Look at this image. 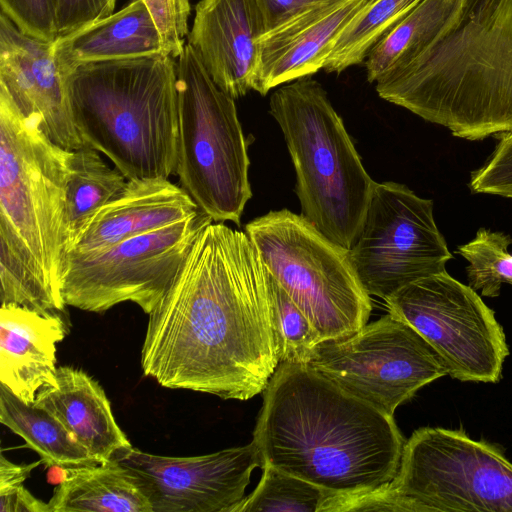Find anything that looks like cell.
Here are the masks:
<instances>
[{"mask_svg": "<svg viewBox=\"0 0 512 512\" xmlns=\"http://www.w3.org/2000/svg\"><path fill=\"white\" fill-rule=\"evenodd\" d=\"M388 486L403 512H512V462L463 430H415Z\"/></svg>", "mask_w": 512, "mask_h": 512, "instance_id": "8", "label": "cell"}, {"mask_svg": "<svg viewBox=\"0 0 512 512\" xmlns=\"http://www.w3.org/2000/svg\"><path fill=\"white\" fill-rule=\"evenodd\" d=\"M3 12L23 33L39 40L58 39V0H0Z\"/></svg>", "mask_w": 512, "mask_h": 512, "instance_id": "29", "label": "cell"}, {"mask_svg": "<svg viewBox=\"0 0 512 512\" xmlns=\"http://www.w3.org/2000/svg\"><path fill=\"white\" fill-rule=\"evenodd\" d=\"M465 4L466 0H421L368 54V82L404 67L446 35L459 22Z\"/></svg>", "mask_w": 512, "mask_h": 512, "instance_id": "22", "label": "cell"}, {"mask_svg": "<svg viewBox=\"0 0 512 512\" xmlns=\"http://www.w3.org/2000/svg\"><path fill=\"white\" fill-rule=\"evenodd\" d=\"M512 243L510 235L480 228L475 237L457 247L456 252L468 262V285L481 296L497 297L501 285H512Z\"/></svg>", "mask_w": 512, "mask_h": 512, "instance_id": "27", "label": "cell"}, {"mask_svg": "<svg viewBox=\"0 0 512 512\" xmlns=\"http://www.w3.org/2000/svg\"><path fill=\"white\" fill-rule=\"evenodd\" d=\"M99 153L88 146L71 152L66 183L69 243L86 221L117 198L127 184L126 177L105 163Z\"/></svg>", "mask_w": 512, "mask_h": 512, "instance_id": "24", "label": "cell"}, {"mask_svg": "<svg viewBox=\"0 0 512 512\" xmlns=\"http://www.w3.org/2000/svg\"><path fill=\"white\" fill-rule=\"evenodd\" d=\"M269 112L278 123L295 172L301 216L349 250L361 228L375 181L322 85L308 77L277 88Z\"/></svg>", "mask_w": 512, "mask_h": 512, "instance_id": "5", "label": "cell"}, {"mask_svg": "<svg viewBox=\"0 0 512 512\" xmlns=\"http://www.w3.org/2000/svg\"><path fill=\"white\" fill-rule=\"evenodd\" d=\"M269 279L279 363L306 364L311 350L321 341L319 333L270 272Z\"/></svg>", "mask_w": 512, "mask_h": 512, "instance_id": "28", "label": "cell"}, {"mask_svg": "<svg viewBox=\"0 0 512 512\" xmlns=\"http://www.w3.org/2000/svg\"><path fill=\"white\" fill-rule=\"evenodd\" d=\"M116 0H58V39L113 14Z\"/></svg>", "mask_w": 512, "mask_h": 512, "instance_id": "31", "label": "cell"}, {"mask_svg": "<svg viewBox=\"0 0 512 512\" xmlns=\"http://www.w3.org/2000/svg\"><path fill=\"white\" fill-rule=\"evenodd\" d=\"M68 151L37 118L0 95V300L44 315L66 314L60 274L66 222Z\"/></svg>", "mask_w": 512, "mask_h": 512, "instance_id": "3", "label": "cell"}, {"mask_svg": "<svg viewBox=\"0 0 512 512\" xmlns=\"http://www.w3.org/2000/svg\"><path fill=\"white\" fill-rule=\"evenodd\" d=\"M174 59L159 53L85 62L64 75L73 122L85 146L104 154L127 180L176 175Z\"/></svg>", "mask_w": 512, "mask_h": 512, "instance_id": "4", "label": "cell"}, {"mask_svg": "<svg viewBox=\"0 0 512 512\" xmlns=\"http://www.w3.org/2000/svg\"><path fill=\"white\" fill-rule=\"evenodd\" d=\"M211 222L212 218L200 210L186 219L100 250L67 252L60 274L65 305L100 313L132 302L150 314L196 238Z\"/></svg>", "mask_w": 512, "mask_h": 512, "instance_id": "9", "label": "cell"}, {"mask_svg": "<svg viewBox=\"0 0 512 512\" xmlns=\"http://www.w3.org/2000/svg\"><path fill=\"white\" fill-rule=\"evenodd\" d=\"M41 463H43L42 459L29 464H15L1 454L0 491L23 484L30 477L32 471Z\"/></svg>", "mask_w": 512, "mask_h": 512, "instance_id": "34", "label": "cell"}, {"mask_svg": "<svg viewBox=\"0 0 512 512\" xmlns=\"http://www.w3.org/2000/svg\"><path fill=\"white\" fill-rule=\"evenodd\" d=\"M421 0H368L339 33L323 69L341 73L362 63Z\"/></svg>", "mask_w": 512, "mask_h": 512, "instance_id": "25", "label": "cell"}, {"mask_svg": "<svg viewBox=\"0 0 512 512\" xmlns=\"http://www.w3.org/2000/svg\"><path fill=\"white\" fill-rule=\"evenodd\" d=\"M54 51L63 75L85 62L165 53L158 29L141 0H132L118 12L57 39Z\"/></svg>", "mask_w": 512, "mask_h": 512, "instance_id": "20", "label": "cell"}, {"mask_svg": "<svg viewBox=\"0 0 512 512\" xmlns=\"http://www.w3.org/2000/svg\"><path fill=\"white\" fill-rule=\"evenodd\" d=\"M368 0H344L316 8L258 41L252 89H271L323 69L344 26Z\"/></svg>", "mask_w": 512, "mask_h": 512, "instance_id": "16", "label": "cell"}, {"mask_svg": "<svg viewBox=\"0 0 512 512\" xmlns=\"http://www.w3.org/2000/svg\"><path fill=\"white\" fill-rule=\"evenodd\" d=\"M389 313L410 324L463 382L497 383L509 355L494 311L469 285L447 271L417 280L384 300Z\"/></svg>", "mask_w": 512, "mask_h": 512, "instance_id": "11", "label": "cell"}, {"mask_svg": "<svg viewBox=\"0 0 512 512\" xmlns=\"http://www.w3.org/2000/svg\"><path fill=\"white\" fill-rule=\"evenodd\" d=\"M262 469L257 487L232 512H325L336 494L270 465Z\"/></svg>", "mask_w": 512, "mask_h": 512, "instance_id": "26", "label": "cell"}, {"mask_svg": "<svg viewBox=\"0 0 512 512\" xmlns=\"http://www.w3.org/2000/svg\"><path fill=\"white\" fill-rule=\"evenodd\" d=\"M0 422L37 452L46 466L67 469L99 463L50 412L25 403L1 383Z\"/></svg>", "mask_w": 512, "mask_h": 512, "instance_id": "23", "label": "cell"}, {"mask_svg": "<svg viewBox=\"0 0 512 512\" xmlns=\"http://www.w3.org/2000/svg\"><path fill=\"white\" fill-rule=\"evenodd\" d=\"M146 5L161 37L164 52L174 58L182 53L189 34V0H141Z\"/></svg>", "mask_w": 512, "mask_h": 512, "instance_id": "30", "label": "cell"}, {"mask_svg": "<svg viewBox=\"0 0 512 512\" xmlns=\"http://www.w3.org/2000/svg\"><path fill=\"white\" fill-rule=\"evenodd\" d=\"M0 512H50V507L21 484L0 491Z\"/></svg>", "mask_w": 512, "mask_h": 512, "instance_id": "33", "label": "cell"}, {"mask_svg": "<svg viewBox=\"0 0 512 512\" xmlns=\"http://www.w3.org/2000/svg\"><path fill=\"white\" fill-rule=\"evenodd\" d=\"M148 315L141 366L163 387L248 400L279 365L269 271L224 222L200 232Z\"/></svg>", "mask_w": 512, "mask_h": 512, "instance_id": "1", "label": "cell"}, {"mask_svg": "<svg viewBox=\"0 0 512 512\" xmlns=\"http://www.w3.org/2000/svg\"><path fill=\"white\" fill-rule=\"evenodd\" d=\"M306 365L391 416L420 388L448 375L422 335L391 313L350 335L320 341Z\"/></svg>", "mask_w": 512, "mask_h": 512, "instance_id": "10", "label": "cell"}, {"mask_svg": "<svg viewBox=\"0 0 512 512\" xmlns=\"http://www.w3.org/2000/svg\"><path fill=\"white\" fill-rule=\"evenodd\" d=\"M260 38L254 0H200L187 43L215 84L236 99L252 89Z\"/></svg>", "mask_w": 512, "mask_h": 512, "instance_id": "15", "label": "cell"}, {"mask_svg": "<svg viewBox=\"0 0 512 512\" xmlns=\"http://www.w3.org/2000/svg\"><path fill=\"white\" fill-rule=\"evenodd\" d=\"M263 461L339 494L396 477L406 440L393 416L306 364L280 362L253 433Z\"/></svg>", "mask_w": 512, "mask_h": 512, "instance_id": "2", "label": "cell"}, {"mask_svg": "<svg viewBox=\"0 0 512 512\" xmlns=\"http://www.w3.org/2000/svg\"><path fill=\"white\" fill-rule=\"evenodd\" d=\"M63 470L50 512H153L138 478L114 459Z\"/></svg>", "mask_w": 512, "mask_h": 512, "instance_id": "21", "label": "cell"}, {"mask_svg": "<svg viewBox=\"0 0 512 512\" xmlns=\"http://www.w3.org/2000/svg\"><path fill=\"white\" fill-rule=\"evenodd\" d=\"M140 481L153 512H232L244 499L253 470L263 465L256 443L192 456L118 450L112 457Z\"/></svg>", "mask_w": 512, "mask_h": 512, "instance_id": "13", "label": "cell"}, {"mask_svg": "<svg viewBox=\"0 0 512 512\" xmlns=\"http://www.w3.org/2000/svg\"><path fill=\"white\" fill-rule=\"evenodd\" d=\"M33 403L50 412L99 463L132 446L104 390L81 369L58 367L54 382L40 388Z\"/></svg>", "mask_w": 512, "mask_h": 512, "instance_id": "19", "label": "cell"}, {"mask_svg": "<svg viewBox=\"0 0 512 512\" xmlns=\"http://www.w3.org/2000/svg\"><path fill=\"white\" fill-rule=\"evenodd\" d=\"M180 186L214 222L240 225L252 197L248 143L234 98L220 89L187 43L177 61Z\"/></svg>", "mask_w": 512, "mask_h": 512, "instance_id": "6", "label": "cell"}, {"mask_svg": "<svg viewBox=\"0 0 512 512\" xmlns=\"http://www.w3.org/2000/svg\"><path fill=\"white\" fill-rule=\"evenodd\" d=\"M339 1L344 0H254L261 37L316 8Z\"/></svg>", "mask_w": 512, "mask_h": 512, "instance_id": "32", "label": "cell"}, {"mask_svg": "<svg viewBox=\"0 0 512 512\" xmlns=\"http://www.w3.org/2000/svg\"><path fill=\"white\" fill-rule=\"evenodd\" d=\"M245 232L321 341L350 335L367 324L370 295L354 272L348 250L288 209L253 219Z\"/></svg>", "mask_w": 512, "mask_h": 512, "instance_id": "7", "label": "cell"}, {"mask_svg": "<svg viewBox=\"0 0 512 512\" xmlns=\"http://www.w3.org/2000/svg\"><path fill=\"white\" fill-rule=\"evenodd\" d=\"M0 95L27 118H37L44 133L68 151L85 147L70 111L65 77L54 42L21 32L0 16Z\"/></svg>", "mask_w": 512, "mask_h": 512, "instance_id": "14", "label": "cell"}, {"mask_svg": "<svg viewBox=\"0 0 512 512\" xmlns=\"http://www.w3.org/2000/svg\"><path fill=\"white\" fill-rule=\"evenodd\" d=\"M66 314L44 315L18 305L0 308V383L25 403L56 374V344L69 331Z\"/></svg>", "mask_w": 512, "mask_h": 512, "instance_id": "18", "label": "cell"}, {"mask_svg": "<svg viewBox=\"0 0 512 512\" xmlns=\"http://www.w3.org/2000/svg\"><path fill=\"white\" fill-rule=\"evenodd\" d=\"M348 257L364 290L383 300L446 271L453 258L436 225L433 201L392 181L374 183Z\"/></svg>", "mask_w": 512, "mask_h": 512, "instance_id": "12", "label": "cell"}, {"mask_svg": "<svg viewBox=\"0 0 512 512\" xmlns=\"http://www.w3.org/2000/svg\"><path fill=\"white\" fill-rule=\"evenodd\" d=\"M199 211L190 195L169 179L128 180L117 198L86 221L69 243L67 252L100 250Z\"/></svg>", "mask_w": 512, "mask_h": 512, "instance_id": "17", "label": "cell"}]
</instances>
